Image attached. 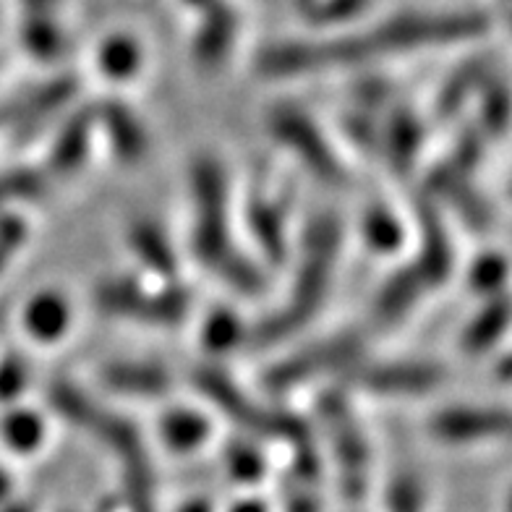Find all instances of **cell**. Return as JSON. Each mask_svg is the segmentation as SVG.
Listing matches in <instances>:
<instances>
[{"label":"cell","mask_w":512,"mask_h":512,"mask_svg":"<svg viewBox=\"0 0 512 512\" xmlns=\"http://www.w3.org/2000/svg\"><path fill=\"white\" fill-rule=\"evenodd\" d=\"M507 327V301L505 296H497L492 304L481 311L479 317L471 319V324L463 332V348L468 353L489 351L499 340V335Z\"/></svg>","instance_id":"16"},{"label":"cell","mask_w":512,"mask_h":512,"mask_svg":"<svg viewBox=\"0 0 512 512\" xmlns=\"http://www.w3.org/2000/svg\"><path fill=\"white\" fill-rule=\"evenodd\" d=\"M324 416H327V424L332 429V442H335V452L340 458V468H345V481L353 484V481H361L364 476V460H366V445L364 434L358 429V421L351 416L348 405L340 398H327L324 405Z\"/></svg>","instance_id":"10"},{"label":"cell","mask_w":512,"mask_h":512,"mask_svg":"<svg viewBox=\"0 0 512 512\" xmlns=\"http://www.w3.org/2000/svg\"><path fill=\"white\" fill-rule=\"evenodd\" d=\"M3 437L16 452H32L42 445L45 424L34 411H14L3 424Z\"/></svg>","instance_id":"23"},{"label":"cell","mask_w":512,"mask_h":512,"mask_svg":"<svg viewBox=\"0 0 512 512\" xmlns=\"http://www.w3.org/2000/svg\"><path fill=\"white\" fill-rule=\"evenodd\" d=\"M24 382H27V371L19 358L14 361H6L0 366V398H14L24 390Z\"/></svg>","instance_id":"30"},{"label":"cell","mask_w":512,"mask_h":512,"mask_svg":"<svg viewBox=\"0 0 512 512\" xmlns=\"http://www.w3.org/2000/svg\"><path fill=\"white\" fill-rule=\"evenodd\" d=\"M102 123L108 128L110 142L115 144V149H118L123 157L134 160V157L142 155L144 131L134 115L128 113V108H123V105H105V108H102Z\"/></svg>","instance_id":"17"},{"label":"cell","mask_w":512,"mask_h":512,"mask_svg":"<svg viewBox=\"0 0 512 512\" xmlns=\"http://www.w3.org/2000/svg\"><path fill=\"white\" fill-rule=\"evenodd\" d=\"M484 68V61H468L465 66H460L458 74L447 81L445 89H442V95H439V113L447 115L458 108L460 102L468 97V92L481 84V79H484Z\"/></svg>","instance_id":"24"},{"label":"cell","mask_w":512,"mask_h":512,"mask_svg":"<svg viewBox=\"0 0 512 512\" xmlns=\"http://www.w3.org/2000/svg\"><path fill=\"white\" fill-rule=\"evenodd\" d=\"M24 327L40 343H55L71 327V306L58 293H42L24 309Z\"/></svg>","instance_id":"12"},{"label":"cell","mask_w":512,"mask_h":512,"mask_svg":"<svg viewBox=\"0 0 512 512\" xmlns=\"http://www.w3.org/2000/svg\"><path fill=\"white\" fill-rule=\"evenodd\" d=\"M183 3L191 8H196V11H202V8H207L209 3H215V0H183Z\"/></svg>","instance_id":"32"},{"label":"cell","mask_w":512,"mask_h":512,"mask_svg":"<svg viewBox=\"0 0 512 512\" xmlns=\"http://www.w3.org/2000/svg\"><path fill=\"white\" fill-rule=\"evenodd\" d=\"M343 243V228L335 215H322L306 230V246H304V262L298 267L296 288H293V301L277 314H272L267 322L256 327V343H275L280 337L296 332L304 327L314 311L322 304V296L327 293V285L332 280V267H335L337 251Z\"/></svg>","instance_id":"3"},{"label":"cell","mask_w":512,"mask_h":512,"mask_svg":"<svg viewBox=\"0 0 512 512\" xmlns=\"http://www.w3.org/2000/svg\"><path fill=\"white\" fill-rule=\"evenodd\" d=\"M429 288L424 275L418 272L416 264L405 267V270L395 272L392 280L382 288L374 304V322L379 327H392V324L403 322V317L413 306L421 301V293Z\"/></svg>","instance_id":"11"},{"label":"cell","mask_w":512,"mask_h":512,"mask_svg":"<svg viewBox=\"0 0 512 512\" xmlns=\"http://www.w3.org/2000/svg\"><path fill=\"white\" fill-rule=\"evenodd\" d=\"M236 512H264L259 505H243V510H236Z\"/></svg>","instance_id":"33"},{"label":"cell","mask_w":512,"mask_h":512,"mask_svg":"<svg viewBox=\"0 0 512 512\" xmlns=\"http://www.w3.org/2000/svg\"><path fill=\"white\" fill-rule=\"evenodd\" d=\"M421 126L411 113H400L392 118L390 131H387V155H390L395 168H411L416 160L418 147H421Z\"/></svg>","instance_id":"19"},{"label":"cell","mask_w":512,"mask_h":512,"mask_svg":"<svg viewBox=\"0 0 512 512\" xmlns=\"http://www.w3.org/2000/svg\"><path fill=\"white\" fill-rule=\"evenodd\" d=\"M238 37V14L228 3L215 0L202 8V27L196 29L194 53L202 66H217L233 50Z\"/></svg>","instance_id":"9"},{"label":"cell","mask_w":512,"mask_h":512,"mask_svg":"<svg viewBox=\"0 0 512 512\" xmlns=\"http://www.w3.org/2000/svg\"><path fill=\"white\" fill-rule=\"evenodd\" d=\"M489 27L492 21L484 11H400L361 32L277 42L259 53L256 71L270 79L317 74L332 66H353L413 50L473 42L484 37Z\"/></svg>","instance_id":"1"},{"label":"cell","mask_w":512,"mask_h":512,"mask_svg":"<svg viewBox=\"0 0 512 512\" xmlns=\"http://www.w3.org/2000/svg\"><path fill=\"white\" fill-rule=\"evenodd\" d=\"M445 369L437 364H371L353 371L351 384L374 395H421L445 382Z\"/></svg>","instance_id":"6"},{"label":"cell","mask_w":512,"mask_h":512,"mask_svg":"<svg viewBox=\"0 0 512 512\" xmlns=\"http://www.w3.org/2000/svg\"><path fill=\"white\" fill-rule=\"evenodd\" d=\"M209 434V421L189 408H176L162 418V437L173 450H194L202 447Z\"/></svg>","instance_id":"18"},{"label":"cell","mask_w":512,"mask_h":512,"mask_svg":"<svg viewBox=\"0 0 512 512\" xmlns=\"http://www.w3.org/2000/svg\"><path fill=\"white\" fill-rule=\"evenodd\" d=\"M100 71L115 81H126L142 68V45L131 34H110L97 53Z\"/></svg>","instance_id":"14"},{"label":"cell","mask_w":512,"mask_h":512,"mask_svg":"<svg viewBox=\"0 0 512 512\" xmlns=\"http://www.w3.org/2000/svg\"><path fill=\"white\" fill-rule=\"evenodd\" d=\"M131 249L139 254L149 270L157 272L162 277H170L176 272V254H173V246L168 243L165 233H162L157 225L142 223L131 230Z\"/></svg>","instance_id":"15"},{"label":"cell","mask_w":512,"mask_h":512,"mask_svg":"<svg viewBox=\"0 0 512 512\" xmlns=\"http://www.w3.org/2000/svg\"><path fill=\"white\" fill-rule=\"evenodd\" d=\"M369 6L371 0H311L304 6V11L309 14L311 24H317V27H345L361 14H366Z\"/></svg>","instance_id":"21"},{"label":"cell","mask_w":512,"mask_h":512,"mask_svg":"<svg viewBox=\"0 0 512 512\" xmlns=\"http://www.w3.org/2000/svg\"><path fill=\"white\" fill-rule=\"evenodd\" d=\"M105 387L123 395H139V398H152L168 392L170 377L160 366L149 364H113L102 371Z\"/></svg>","instance_id":"13"},{"label":"cell","mask_w":512,"mask_h":512,"mask_svg":"<svg viewBox=\"0 0 512 512\" xmlns=\"http://www.w3.org/2000/svg\"><path fill=\"white\" fill-rule=\"evenodd\" d=\"M249 225L251 233L259 238L262 249L270 254V259H280L283 254V220H280V209L270 204L267 199H254L249 204Z\"/></svg>","instance_id":"20"},{"label":"cell","mask_w":512,"mask_h":512,"mask_svg":"<svg viewBox=\"0 0 512 512\" xmlns=\"http://www.w3.org/2000/svg\"><path fill=\"white\" fill-rule=\"evenodd\" d=\"M507 411L502 408H445L429 421V429L447 445H468L507 434Z\"/></svg>","instance_id":"8"},{"label":"cell","mask_w":512,"mask_h":512,"mask_svg":"<svg viewBox=\"0 0 512 512\" xmlns=\"http://www.w3.org/2000/svg\"><path fill=\"white\" fill-rule=\"evenodd\" d=\"M275 136L288 147H293L298 155L309 162V168L317 170V176L327 178V181H340L343 178V165L337 160V155L330 149V144L324 142L319 128L293 108H280V113L272 121Z\"/></svg>","instance_id":"7"},{"label":"cell","mask_w":512,"mask_h":512,"mask_svg":"<svg viewBox=\"0 0 512 512\" xmlns=\"http://www.w3.org/2000/svg\"><path fill=\"white\" fill-rule=\"evenodd\" d=\"M21 6H24V11H27V16L53 14L55 0H21Z\"/></svg>","instance_id":"31"},{"label":"cell","mask_w":512,"mask_h":512,"mask_svg":"<svg viewBox=\"0 0 512 512\" xmlns=\"http://www.w3.org/2000/svg\"><path fill=\"white\" fill-rule=\"evenodd\" d=\"M87 142H89V126L87 121L81 118V121H76L68 131H63V136L58 139V147H55V155H53L55 170L76 168V165L87 157Z\"/></svg>","instance_id":"26"},{"label":"cell","mask_w":512,"mask_h":512,"mask_svg":"<svg viewBox=\"0 0 512 512\" xmlns=\"http://www.w3.org/2000/svg\"><path fill=\"white\" fill-rule=\"evenodd\" d=\"M296 3H298V6H301V8H304L306 3H311V0H296Z\"/></svg>","instance_id":"34"},{"label":"cell","mask_w":512,"mask_h":512,"mask_svg":"<svg viewBox=\"0 0 512 512\" xmlns=\"http://www.w3.org/2000/svg\"><path fill=\"white\" fill-rule=\"evenodd\" d=\"M241 322L233 311L217 309L212 317L204 324V343H207L209 351L225 353L230 348H236L241 343Z\"/></svg>","instance_id":"25"},{"label":"cell","mask_w":512,"mask_h":512,"mask_svg":"<svg viewBox=\"0 0 512 512\" xmlns=\"http://www.w3.org/2000/svg\"><path fill=\"white\" fill-rule=\"evenodd\" d=\"M191 191H194V246L196 259L223 277L230 288L241 293H259L264 285L262 275L254 264L236 249L228 228V189H225L223 165L212 157H202L191 173Z\"/></svg>","instance_id":"2"},{"label":"cell","mask_w":512,"mask_h":512,"mask_svg":"<svg viewBox=\"0 0 512 512\" xmlns=\"http://www.w3.org/2000/svg\"><path fill=\"white\" fill-rule=\"evenodd\" d=\"M358 348H361V337L358 335H340L332 337V340H324L319 345H311L306 351L296 353L293 358L275 366L270 371V377H267V384H270L272 390L296 387L304 379L317 377V374H324V371H332L337 366L356 361Z\"/></svg>","instance_id":"5"},{"label":"cell","mask_w":512,"mask_h":512,"mask_svg":"<svg viewBox=\"0 0 512 512\" xmlns=\"http://www.w3.org/2000/svg\"><path fill=\"white\" fill-rule=\"evenodd\" d=\"M505 259L497 254L486 256V259H481L476 267H473L471 272V283L473 288L481 290V293H497L499 288H502V283H505Z\"/></svg>","instance_id":"28"},{"label":"cell","mask_w":512,"mask_h":512,"mask_svg":"<svg viewBox=\"0 0 512 512\" xmlns=\"http://www.w3.org/2000/svg\"><path fill=\"white\" fill-rule=\"evenodd\" d=\"M97 304L108 314L136 317L152 324H178L191 309V290L168 285L160 293H147L128 280H113L97 288Z\"/></svg>","instance_id":"4"},{"label":"cell","mask_w":512,"mask_h":512,"mask_svg":"<svg viewBox=\"0 0 512 512\" xmlns=\"http://www.w3.org/2000/svg\"><path fill=\"white\" fill-rule=\"evenodd\" d=\"M24 45L29 53L40 55V58H55L61 53V29L55 24L53 14L24 16Z\"/></svg>","instance_id":"22"},{"label":"cell","mask_w":512,"mask_h":512,"mask_svg":"<svg viewBox=\"0 0 512 512\" xmlns=\"http://www.w3.org/2000/svg\"><path fill=\"white\" fill-rule=\"evenodd\" d=\"M366 233H369V241L377 246V249H395L400 241H403V230L395 223V217L390 212H374V215L366 220Z\"/></svg>","instance_id":"27"},{"label":"cell","mask_w":512,"mask_h":512,"mask_svg":"<svg viewBox=\"0 0 512 512\" xmlns=\"http://www.w3.org/2000/svg\"><path fill=\"white\" fill-rule=\"evenodd\" d=\"M228 463L230 468L246 479V476H259L264 471V458H259V452L254 447H246V445H233L228 450Z\"/></svg>","instance_id":"29"}]
</instances>
